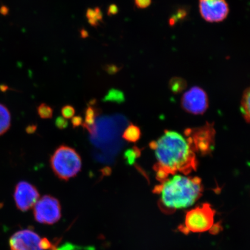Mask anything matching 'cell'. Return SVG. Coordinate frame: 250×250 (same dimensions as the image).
<instances>
[{"mask_svg": "<svg viewBox=\"0 0 250 250\" xmlns=\"http://www.w3.org/2000/svg\"><path fill=\"white\" fill-rule=\"evenodd\" d=\"M157 162L154 165L156 179L163 183L170 176L191 173L198 167L196 154L185 136L173 130H165L156 141L149 143Z\"/></svg>", "mask_w": 250, "mask_h": 250, "instance_id": "obj_1", "label": "cell"}, {"mask_svg": "<svg viewBox=\"0 0 250 250\" xmlns=\"http://www.w3.org/2000/svg\"><path fill=\"white\" fill-rule=\"evenodd\" d=\"M203 187L201 178L175 174L154 188L160 195L158 206L162 212L171 214L178 209L191 206L202 195Z\"/></svg>", "mask_w": 250, "mask_h": 250, "instance_id": "obj_2", "label": "cell"}, {"mask_svg": "<svg viewBox=\"0 0 250 250\" xmlns=\"http://www.w3.org/2000/svg\"><path fill=\"white\" fill-rule=\"evenodd\" d=\"M53 171L59 179L67 181L77 176L82 167V160L78 152L66 146L56 149L51 158Z\"/></svg>", "mask_w": 250, "mask_h": 250, "instance_id": "obj_3", "label": "cell"}, {"mask_svg": "<svg viewBox=\"0 0 250 250\" xmlns=\"http://www.w3.org/2000/svg\"><path fill=\"white\" fill-rule=\"evenodd\" d=\"M215 214L209 203H203L187 212L185 224L181 225L179 229L185 234L206 232L213 226Z\"/></svg>", "mask_w": 250, "mask_h": 250, "instance_id": "obj_4", "label": "cell"}, {"mask_svg": "<svg viewBox=\"0 0 250 250\" xmlns=\"http://www.w3.org/2000/svg\"><path fill=\"white\" fill-rule=\"evenodd\" d=\"M184 136L196 154L206 156L213 151L215 136L213 124L207 123L201 127L189 128L184 131Z\"/></svg>", "mask_w": 250, "mask_h": 250, "instance_id": "obj_5", "label": "cell"}, {"mask_svg": "<svg viewBox=\"0 0 250 250\" xmlns=\"http://www.w3.org/2000/svg\"><path fill=\"white\" fill-rule=\"evenodd\" d=\"M34 216L38 223L52 225L61 218V206L58 200L45 195L34 206Z\"/></svg>", "mask_w": 250, "mask_h": 250, "instance_id": "obj_6", "label": "cell"}, {"mask_svg": "<svg viewBox=\"0 0 250 250\" xmlns=\"http://www.w3.org/2000/svg\"><path fill=\"white\" fill-rule=\"evenodd\" d=\"M181 105L184 111L193 115H203L209 105L208 94L201 87L193 86L184 93Z\"/></svg>", "mask_w": 250, "mask_h": 250, "instance_id": "obj_7", "label": "cell"}, {"mask_svg": "<svg viewBox=\"0 0 250 250\" xmlns=\"http://www.w3.org/2000/svg\"><path fill=\"white\" fill-rule=\"evenodd\" d=\"M199 7L200 14L208 22H221L229 14L226 0H199Z\"/></svg>", "mask_w": 250, "mask_h": 250, "instance_id": "obj_8", "label": "cell"}, {"mask_svg": "<svg viewBox=\"0 0 250 250\" xmlns=\"http://www.w3.org/2000/svg\"><path fill=\"white\" fill-rule=\"evenodd\" d=\"M40 198L38 190L26 181H21L15 187L14 199L19 210L27 211L34 207Z\"/></svg>", "mask_w": 250, "mask_h": 250, "instance_id": "obj_9", "label": "cell"}, {"mask_svg": "<svg viewBox=\"0 0 250 250\" xmlns=\"http://www.w3.org/2000/svg\"><path fill=\"white\" fill-rule=\"evenodd\" d=\"M11 250H44L42 239L38 234L29 229L18 231L9 239Z\"/></svg>", "mask_w": 250, "mask_h": 250, "instance_id": "obj_10", "label": "cell"}, {"mask_svg": "<svg viewBox=\"0 0 250 250\" xmlns=\"http://www.w3.org/2000/svg\"><path fill=\"white\" fill-rule=\"evenodd\" d=\"M98 112V109L93 106H88L85 110V121L83 125L91 134L95 131V121Z\"/></svg>", "mask_w": 250, "mask_h": 250, "instance_id": "obj_11", "label": "cell"}, {"mask_svg": "<svg viewBox=\"0 0 250 250\" xmlns=\"http://www.w3.org/2000/svg\"><path fill=\"white\" fill-rule=\"evenodd\" d=\"M11 125V115L5 105L0 103V136L9 129Z\"/></svg>", "mask_w": 250, "mask_h": 250, "instance_id": "obj_12", "label": "cell"}, {"mask_svg": "<svg viewBox=\"0 0 250 250\" xmlns=\"http://www.w3.org/2000/svg\"><path fill=\"white\" fill-rule=\"evenodd\" d=\"M142 136V132L139 126L131 124L124 131L123 139L130 143H136Z\"/></svg>", "mask_w": 250, "mask_h": 250, "instance_id": "obj_13", "label": "cell"}, {"mask_svg": "<svg viewBox=\"0 0 250 250\" xmlns=\"http://www.w3.org/2000/svg\"><path fill=\"white\" fill-rule=\"evenodd\" d=\"M86 17L89 23L93 27H98L103 21V14L99 7L87 9Z\"/></svg>", "mask_w": 250, "mask_h": 250, "instance_id": "obj_14", "label": "cell"}, {"mask_svg": "<svg viewBox=\"0 0 250 250\" xmlns=\"http://www.w3.org/2000/svg\"><path fill=\"white\" fill-rule=\"evenodd\" d=\"M241 112L244 118L250 123V87L246 89L241 100Z\"/></svg>", "mask_w": 250, "mask_h": 250, "instance_id": "obj_15", "label": "cell"}, {"mask_svg": "<svg viewBox=\"0 0 250 250\" xmlns=\"http://www.w3.org/2000/svg\"><path fill=\"white\" fill-rule=\"evenodd\" d=\"M169 87L172 92L180 93L187 87L186 81L179 77L172 78L169 83Z\"/></svg>", "mask_w": 250, "mask_h": 250, "instance_id": "obj_16", "label": "cell"}, {"mask_svg": "<svg viewBox=\"0 0 250 250\" xmlns=\"http://www.w3.org/2000/svg\"><path fill=\"white\" fill-rule=\"evenodd\" d=\"M141 150L137 146H134L132 148L127 149L125 152L124 158L127 164L132 165L135 162L136 159L140 157Z\"/></svg>", "mask_w": 250, "mask_h": 250, "instance_id": "obj_17", "label": "cell"}, {"mask_svg": "<svg viewBox=\"0 0 250 250\" xmlns=\"http://www.w3.org/2000/svg\"><path fill=\"white\" fill-rule=\"evenodd\" d=\"M37 112L40 118L42 119H51L54 114L53 108L45 103L41 104L38 108H37Z\"/></svg>", "mask_w": 250, "mask_h": 250, "instance_id": "obj_18", "label": "cell"}, {"mask_svg": "<svg viewBox=\"0 0 250 250\" xmlns=\"http://www.w3.org/2000/svg\"><path fill=\"white\" fill-rule=\"evenodd\" d=\"M106 101L121 102L124 101V96L123 93L118 90L112 89L105 97Z\"/></svg>", "mask_w": 250, "mask_h": 250, "instance_id": "obj_19", "label": "cell"}, {"mask_svg": "<svg viewBox=\"0 0 250 250\" xmlns=\"http://www.w3.org/2000/svg\"><path fill=\"white\" fill-rule=\"evenodd\" d=\"M187 15V12L185 9H179V10L176 12V13L170 19L169 23L170 26H173L178 21L183 20V19L186 17Z\"/></svg>", "mask_w": 250, "mask_h": 250, "instance_id": "obj_20", "label": "cell"}, {"mask_svg": "<svg viewBox=\"0 0 250 250\" xmlns=\"http://www.w3.org/2000/svg\"><path fill=\"white\" fill-rule=\"evenodd\" d=\"M62 115L65 119H70L74 117L76 110L73 106L66 105L62 108Z\"/></svg>", "mask_w": 250, "mask_h": 250, "instance_id": "obj_21", "label": "cell"}, {"mask_svg": "<svg viewBox=\"0 0 250 250\" xmlns=\"http://www.w3.org/2000/svg\"><path fill=\"white\" fill-rule=\"evenodd\" d=\"M55 125L59 129L63 130L67 128L68 123L64 118L59 117L56 119Z\"/></svg>", "mask_w": 250, "mask_h": 250, "instance_id": "obj_22", "label": "cell"}, {"mask_svg": "<svg viewBox=\"0 0 250 250\" xmlns=\"http://www.w3.org/2000/svg\"><path fill=\"white\" fill-rule=\"evenodd\" d=\"M152 0H134V4L137 8L145 9L151 4Z\"/></svg>", "mask_w": 250, "mask_h": 250, "instance_id": "obj_23", "label": "cell"}, {"mask_svg": "<svg viewBox=\"0 0 250 250\" xmlns=\"http://www.w3.org/2000/svg\"><path fill=\"white\" fill-rule=\"evenodd\" d=\"M71 123L73 127H77L83 125V118L81 116H75L72 118Z\"/></svg>", "mask_w": 250, "mask_h": 250, "instance_id": "obj_24", "label": "cell"}, {"mask_svg": "<svg viewBox=\"0 0 250 250\" xmlns=\"http://www.w3.org/2000/svg\"><path fill=\"white\" fill-rule=\"evenodd\" d=\"M223 230V228H222V226L220 223H218L217 224H214L213 226L211 227L210 230V233L212 234H217L219 232H220L221 231Z\"/></svg>", "mask_w": 250, "mask_h": 250, "instance_id": "obj_25", "label": "cell"}, {"mask_svg": "<svg viewBox=\"0 0 250 250\" xmlns=\"http://www.w3.org/2000/svg\"><path fill=\"white\" fill-rule=\"evenodd\" d=\"M118 8L115 4H111L109 6L107 14L108 16H112L117 14Z\"/></svg>", "mask_w": 250, "mask_h": 250, "instance_id": "obj_26", "label": "cell"}, {"mask_svg": "<svg viewBox=\"0 0 250 250\" xmlns=\"http://www.w3.org/2000/svg\"><path fill=\"white\" fill-rule=\"evenodd\" d=\"M37 129V126L36 125H30L26 128V132L29 134H32L36 132Z\"/></svg>", "mask_w": 250, "mask_h": 250, "instance_id": "obj_27", "label": "cell"}, {"mask_svg": "<svg viewBox=\"0 0 250 250\" xmlns=\"http://www.w3.org/2000/svg\"><path fill=\"white\" fill-rule=\"evenodd\" d=\"M81 34H82L83 37H85L87 36V33L84 30L82 31V32H81Z\"/></svg>", "mask_w": 250, "mask_h": 250, "instance_id": "obj_28", "label": "cell"}]
</instances>
